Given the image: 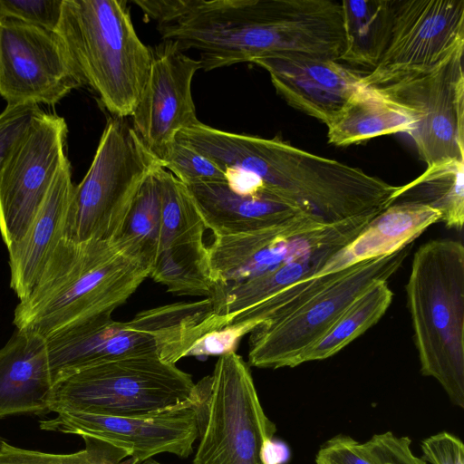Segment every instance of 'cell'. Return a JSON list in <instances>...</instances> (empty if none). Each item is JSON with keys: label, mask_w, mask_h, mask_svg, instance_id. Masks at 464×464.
Here are the masks:
<instances>
[{"label": "cell", "mask_w": 464, "mask_h": 464, "mask_svg": "<svg viewBox=\"0 0 464 464\" xmlns=\"http://www.w3.org/2000/svg\"><path fill=\"white\" fill-rule=\"evenodd\" d=\"M150 266L114 242L60 237L32 291L14 313L16 329L45 339L112 314L150 277Z\"/></svg>", "instance_id": "1"}, {"label": "cell", "mask_w": 464, "mask_h": 464, "mask_svg": "<svg viewBox=\"0 0 464 464\" xmlns=\"http://www.w3.org/2000/svg\"><path fill=\"white\" fill-rule=\"evenodd\" d=\"M236 166L264 193L325 223L376 216L394 202L399 188L278 138L250 137L239 148Z\"/></svg>", "instance_id": "2"}, {"label": "cell", "mask_w": 464, "mask_h": 464, "mask_svg": "<svg viewBox=\"0 0 464 464\" xmlns=\"http://www.w3.org/2000/svg\"><path fill=\"white\" fill-rule=\"evenodd\" d=\"M221 328L223 319L209 297L146 309L125 322L104 314L46 339L53 383L125 358L158 357L176 364L197 341Z\"/></svg>", "instance_id": "3"}, {"label": "cell", "mask_w": 464, "mask_h": 464, "mask_svg": "<svg viewBox=\"0 0 464 464\" xmlns=\"http://www.w3.org/2000/svg\"><path fill=\"white\" fill-rule=\"evenodd\" d=\"M82 86L115 118L130 117L146 86L153 51L139 38L123 0H63L55 31Z\"/></svg>", "instance_id": "4"}, {"label": "cell", "mask_w": 464, "mask_h": 464, "mask_svg": "<svg viewBox=\"0 0 464 464\" xmlns=\"http://www.w3.org/2000/svg\"><path fill=\"white\" fill-rule=\"evenodd\" d=\"M420 372L464 407V246L436 239L414 253L405 286Z\"/></svg>", "instance_id": "5"}, {"label": "cell", "mask_w": 464, "mask_h": 464, "mask_svg": "<svg viewBox=\"0 0 464 464\" xmlns=\"http://www.w3.org/2000/svg\"><path fill=\"white\" fill-rule=\"evenodd\" d=\"M199 382L158 357L125 358L93 365L57 382L49 411L142 417L196 400Z\"/></svg>", "instance_id": "6"}, {"label": "cell", "mask_w": 464, "mask_h": 464, "mask_svg": "<svg viewBox=\"0 0 464 464\" xmlns=\"http://www.w3.org/2000/svg\"><path fill=\"white\" fill-rule=\"evenodd\" d=\"M159 166L126 118H110L89 169L74 186L63 237L114 242L140 187Z\"/></svg>", "instance_id": "7"}, {"label": "cell", "mask_w": 464, "mask_h": 464, "mask_svg": "<svg viewBox=\"0 0 464 464\" xmlns=\"http://www.w3.org/2000/svg\"><path fill=\"white\" fill-rule=\"evenodd\" d=\"M412 246L411 243L392 254L348 267L294 312L257 325L249 333L250 365L262 369L298 366L302 354L361 294L377 281H387L401 266Z\"/></svg>", "instance_id": "8"}, {"label": "cell", "mask_w": 464, "mask_h": 464, "mask_svg": "<svg viewBox=\"0 0 464 464\" xmlns=\"http://www.w3.org/2000/svg\"><path fill=\"white\" fill-rule=\"evenodd\" d=\"M193 464H266L276 431L260 402L248 364L236 352L218 357L210 375Z\"/></svg>", "instance_id": "9"}, {"label": "cell", "mask_w": 464, "mask_h": 464, "mask_svg": "<svg viewBox=\"0 0 464 464\" xmlns=\"http://www.w3.org/2000/svg\"><path fill=\"white\" fill-rule=\"evenodd\" d=\"M463 52L464 45L429 71L396 75L367 87L411 120L409 135L428 166L464 160Z\"/></svg>", "instance_id": "10"}, {"label": "cell", "mask_w": 464, "mask_h": 464, "mask_svg": "<svg viewBox=\"0 0 464 464\" xmlns=\"http://www.w3.org/2000/svg\"><path fill=\"white\" fill-rule=\"evenodd\" d=\"M82 86L56 32L0 16V96L6 107L54 105Z\"/></svg>", "instance_id": "11"}, {"label": "cell", "mask_w": 464, "mask_h": 464, "mask_svg": "<svg viewBox=\"0 0 464 464\" xmlns=\"http://www.w3.org/2000/svg\"><path fill=\"white\" fill-rule=\"evenodd\" d=\"M65 120L37 114L0 171V234L6 247L19 241L67 157Z\"/></svg>", "instance_id": "12"}, {"label": "cell", "mask_w": 464, "mask_h": 464, "mask_svg": "<svg viewBox=\"0 0 464 464\" xmlns=\"http://www.w3.org/2000/svg\"><path fill=\"white\" fill-rule=\"evenodd\" d=\"M199 384L198 398L177 409L142 417L58 412L53 419L41 420L40 429L104 440L125 450L138 464L163 452L186 459L203 426L210 375Z\"/></svg>", "instance_id": "13"}, {"label": "cell", "mask_w": 464, "mask_h": 464, "mask_svg": "<svg viewBox=\"0 0 464 464\" xmlns=\"http://www.w3.org/2000/svg\"><path fill=\"white\" fill-rule=\"evenodd\" d=\"M464 45V0H394L390 38L383 53L360 83L429 71Z\"/></svg>", "instance_id": "14"}, {"label": "cell", "mask_w": 464, "mask_h": 464, "mask_svg": "<svg viewBox=\"0 0 464 464\" xmlns=\"http://www.w3.org/2000/svg\"><path fill=\"white\" fill-rule=\"evenodd\" d=\"M152 51L150 75L130 117L135 132L162 164L178 133L199 121L191 85L201 63L169 41Z\"/></svg>", "instance_id": "15"}, {"label": "cell", "mask_w": 464, "mask_h": 464, "mask_svg": "<svg viewBox=\"0 0 464 464\" xmlns=\"http://www.w3.org/2000/svg\"><path fill=\"white\" fill-rule=\"evenodd\" d=\"M270 75L276 92L292 107L328 126L361 88V75L337 61L271 55L252 62Z\"/></svg>", "instance_id": "16"}, {"label": "cell", "mask_w": 464, "mask_h": 464, "mask_svg": "<svg viewBox=\"0 0 464 464\" xmlns=\"http://www.w3.org/2000/svg\"><path fill=\"white\" fill-rule=\"evenodd\" d=\"M53 387L46 339L16 329L0 348V420L50 412Z\"/></svg>", "instance_id": "17"}, {"label": "cell", "mask_w": 464, "mask_h": 464, "mask_svg": "<svg viewBox=\"0 0 464 464\" xmlns=\"http://www.w3.org/2000/svg\"><path fill=\"white\" fill-rule=\"evenodd\" d=\"M74 185L66 157L24 236L7 247L10 286L20 301L28 296L60 237Z\"/></svg>", "instance_id": "18"}, {"label": "cell", "mask_w": 464, "mask_h": 464, "mask_svg": "<svg viewBox=\"0 0 464 464\" xmlns=\"http://www.w3.org/2000/svg\"><path fill=\"white\" fill-rule=\"evenodd\" d=\"M185 186L207 229H210L214 236L258 230L304 213L266 194L241 192L228 181Z\"/></svg>", "instance_id": "19"}, {"label": "cell", "mask_w": 464, "mask_h": 464, "mask_svg": "<svg viewBox=\"0 0 464 464\" xmlns=\"http://www.w3.org/2000/svg\"><path fill=\"white\" fill-rule=\"evenodd\" d=\"M439 221H441L440 213L430 207L412 202L392 203L332 256L313 277L392 254L413 243L430 226Z\"/></svg>", "instance_id": "20"}, {"label": "cell", "mask_w": 464, "mask_h": 464, "mask_svg": "<svg viewBox=\"0 0 464 464\" xmlns=\"http://www.w3.org/2000/svg\"><path fill=\"white\" fill-rule=\"evenodd\" d=\"M327 128L329 143L347 146L386 134H410L413 124L407 114L362 85Z\"/></svg>", "instance_id": "21"}, {"label": "cell", "mask_w": 464, "mask_h": 464, "mask_svg": "<svg viewBox=\"0 0 464 464\" xmlns=\"http://www.w3.org/2000/svg\"><path fill=\"white\" fill-rule=\"evenodd\" d=\"M341 248L340 246L324 248L267 274L217 292L209 298L215 304L217 314L223 318L224 327L238 313L259 304L302 279L314 276L329 258Z\"/></svg>", "instance_id": "22"}, {"label": "cell", "mask_w": 464, "mask_h": 464, "mask_svg": "<svg viewBox=\"0 0 464 464\" xmlns=\"http://www.w3.org/2000/svg\"><path fill=\"white\" fill-rule=\"evenodd\" d=\"M394 0H343L345 48L340 61L375 68L388 44Z\"/></svg>", "instance_id": "23"}, {"label": "cell", "mask_w": 464, "mask_h": 464, "mask_svg": "<svg viewBox=\"0 0 464 464\" xmlns=\"http://www.w3.org/2000/svg\"><path fill=\"white\" fill-rule=\"evenodd\" d=\"M412 202L438 210L449 228L461 230L464 222V160L428 166L410 183L399 186L394 202Z\"/></svg>", "instance_id": "24"}, {"label": "cell", "mask_w": 464, "mask_h": 464, "mask_svg": "<svg viewBox=\"0 0 464 464\" xmlns=\"http://www.w3.org/2000/svg\"><path fill=\"white\" fill-rule=\"evenodd\" d=\"M160 185V232L158 254L207 246L204 221L187 187L162 166L156 169ZM156 256V257H157Z\"/></svg>", "instance_id": "25"}, {"label": "cell", "mask_w": 464, "mask_h": 464, "mask_svg": "<svg viewBox=\"0 0 464 464\" xmlns=\"http://www.w3.org/2000/svg\"><path fill=\"white\" fill-rule=\"evenodd\" d=\"M393 293L385 280L361 294L324 334L300 357L299 365L328 359L377 324L392 304Z\"/></svg>", "instance_id": "26"}, {"label": "cell", "mask_w": 464, "mask_h": 464, "mask_svg": "<svg viewBox=\"0 0 464 464\" xmlns=\"http://www.w3.org/2000/svg\"><path fill=\"white\" fill-rule=\"evenodd\" d=\"M156 169L140 187L122 230L114 241L124 252L141 260L150 269L158 254L160 232V185Z\"/></svg>", "instance_id": "27"}, {"label": "cell", "mask_w": 464, "mask_h": 464, "mask_svg": "<svg viewBox=\"0 0 464 464\" xmlns=\"http://www.w3.org/2000/svg\"><path fill=\"white\" fill-rule=\"evenodd\" d=\"M85 448L71 454H53L14 447L5 441L0 464H138L129 453L104 440L81 436Z\"/></svg>", "instance_id": "28"}, {"label": "cell", "mask_w": 464, "mask_h": 464, "mask_svg": "<svg viewBox=\"0 0 464 464\" xmlns=\"http://www.w3.org/2000/svg\"><path fill=\"white\" fill-rule=\"evenodd\" d=\"M316 464H399L382 433L360 442L339 434L325 441L319 449Z\"/></svg>", "instance_id": "29"}, {"label": "cell", "mask_w": 464, "mask_h": 464, "mask_svg": "<svg viewBox=\"0 0 464 464\" xmlns=\"http://www.w3.org/2000/svg\"><path fill=\"white\" fill-rule=\"evenodd\" d=\"M162 167L184 185L228 181L229 179L211 160L177 140L163 159Z\"/></svg>", "instance_id": "30"}, {"label": "cell", "mask_w": 464, "mask_h": 464, "mask_svg": "<svg viewBox=\"0 0 464 464\" xmlns=\"http://www.w3.org/2000/svg\"><path fill=\"white\" fill-rule=\"evenodd\" d=\"M63 0H0V16L55 32Z\"/></svg>", "instance_id": "31"}, {"label": "cell", "mask_w": 464, "mask_h": 464, "mask_svg": "<svg viewBox=\"0 0 464 464\" xmlns=\"http://www.w3.org/2000/svg\"><path fill=\"white\" fill-rule=\"evenodd\" d=\"M41 111L39 105L26 104L5 107L0 113V171L34 118Z\"/></svg>", "instance_id": "32"}, {"label": "cell", "mask_w": 464, "mask_h": 464, "mask_svg": "<svg viewBox=\"0 0 464 464\" xmlns=\"http://www.w3.org/2000/svg\"><path fill=\"white\" fill-rule=\"evenodd\" d=\"M422 457L430 464H464V446L447 431L431 435L421 441Z\"/></svg>", "instance_id": "33"}, {"label": "cell", "mask_w": 464, "mask_h": 464, "mask_svg": "<svg viewBox=\"0 0 464 464\" xmlns=\"http://www.w3.org/2000/svg\"><path fill=\"white\" fill-rule=\"evenodd\" d=\"M248 334L242 326H226L222 329L208 333L188 351V356H208L236 352L241 337Z\"/></svg>", "instance_id": "34"}, {"label": "cell", "mask_w": 464, "mask_h": 464, "mask_svg": "<svg viewBox=\"0 0 464 464\" xmlns=\"http://www.w3.org/2000/svg\"><path fill=\"white\" fill-rule=\"evenodd\" d=\"M148 20L158 23V27L175 23L188 14L197 0H132Z\"/></svg>", "instance_id": "35"}, {"label": "cell", "mask_w": 464, "mask_h": 464, "mask_svg": "<svg viewBox=\"0 0 464 464\" xmlns=\"http://www.w3.org/2000/svg\"><path fill=\"white\" fill-rule=\"evenodd\" d=\"M396 451L400 464H427L421 458L416 456L411 450V440L405 436L396 435Z\"/></svg>", "instance_id": "36"}, {"label": "cell", "mask_w": 464, "mask_h": 464, "mask_svg": "<svg viewBox=\"0 0 464 464\" xmlns=\"http://www.w3.org/2000/svg\"><path fill=\"white\" fill-rule=\"evenodd\" d=\"M143 464H161V463H160L150 458V459L143 461Z\"/></svg>", "instance_id": "37"}, {"label": "cell", "mask_w": 464, "mask_h": 464, "mask_svg": "<svg viewBox=\"0 0 464 464\" xmlns=\"http://www.w3.org/2000/svg\"><path fill=\"white\" fill-rule=\"evenodd\" d=\"M4 443H5V440L0 437V452L2 450Z\"/></svg>", "instance_id": "38"}]
</instances>
